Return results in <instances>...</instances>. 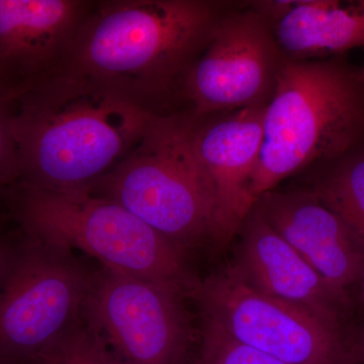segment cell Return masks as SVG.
<instances>
[{"instance_id":"cell-1","label":"cell","mask_w":364,"mask_h":364,"mask_svg":"<svg viewBox=\"0 0 364 364\" xmlns=\"http://www.w3.org/2000/svg\"><path fill=\"white\" fill-rule=\"evenodd\" d=\"M208 0H114L93 4L59 73L90 80L152 116L173 93L223 14Z\"/></svg>"},{"instance_id":"cell-2","label":"cell","mask_w":364,"mask_h":364,"mask_svg":"<svg viewBox=\"0 0 364 364\" xmlns=\"http://www.w3.org/2000/svg\"><path fill=\"white\" fill-rule=\"evenodd\" d=\"M154 117L70 74L26 88L14 97L11 121L21 184L90 188L131 152Z\"/></svg>"},{"instance_id":"cell-3","label":"cell","mask_w":364,"mask_h":364,"mask_svg":"<svg viewBox=\"0 0 364 364\" xmlns=\"http://www.w3.org/2000/svg\"><path fill=\"white\" fill-rule=\"evenodd\" d=\"M364 134L358 72L334 59L284 58L265 107L255 202L280 181L318 162L339 159Z\"/></svg>"},{"instance_id":"cell-4","label":"cell","mask_w":364,"mask_h":364,"mask_svg":"<svg viewBox=\"0 0 364 364\" xmlns=\"http://www.w3.org/2000/svg\"><path fill=\"white\" fill-rule=\"evenodd\" d=\"M26 236L70 251L78 249L102 267L195 294L198 284L181 246L90 188L49 189L21 184L16 203Z\"/></svg>"},{"instance_id":"cell-5","label":"cell","mask_w":364,"mask_h":364,"mask_svg":"<svg viewBox=\"0 0 364 364\" xmlns=\"http://www.w3.org/2000/svg\"><path fill=\"white\" fill-rule=\"evenodd\" d=\"M191 114L156 116L131 152L91 186L184 247L215 239L214 212L193 143Z\"/></svg>"},{"instance_id":"cell-6","label":"cell","mask_w":364,"mask_h":364,"mask_svg":"<svg viewBox=\"0 0 364 364\" xmlns=\"http://www.w3.org/2000/svg\"><path fill=\"white\" fill-rule=\"evenodd\" d=\"M91 279L70 251L26 237L0 282V363H28L82 318Z\"/></svg>"},{"instance_id":"cell-7","label":"cell","mask_w":364,"mask_h":364,"mask_svg":"<svg viewBox=\"0 0 364 364\" xmlns=\"http://www.w3.org/2000/svg\"><path fill=\"white\" fill-rule=\"evenodd\" d=\"M207 320L230 337L287 364H355L338 325L257 291L236 268L198 284Z\"/></svg>"},{"instance_id":"cell-8","label":"cell","mask_w":364,"mask_h":364,"mask_svg":"<svg viewBox=\"0 0 364 364\" xmlns=\"http://www.w3.org/2000/svg\"><path fill=\"white\" fill-rule=\"evenodd\" d=\"M182 294L102 267L83 316L122 364H179L189 337Z\"/></svg>"},{"instance_id":"cell-9","label":"cell","mask_w":364,"mask_h":364,"mask_svg":"<svg viewBox=\"0 0 364 364\" xmlns=\"http://www.w3.org/2000/svg\"><path fill=\"white\" fill-rule=\"evenodd\" d=\"M282 60L262 14L252 6L225 13L189 69L181 97L196 119L267 105Z\"/></svg>"},{"instance_id":"cell-10","label":"cell","mask_w":364,"mask_h":364,"mask_svg":"<svg viewBox=\"0 0 364 364\" xmlns=\"http://www.w3.org/2000/svg\"><path fill=\"white\" fill-rule=\"evenodd\" d=\"M265 107L230 112L207 123L193 117V149L212 198L218 242L232 240L255 205L251 183L259 159Z\"/></svg>"},{"instance_id":"cell-11","label":"cell","mask_w":364,"mask_h":364,"mask_svg":"<svg viewBox=\"0 0 364 364\" xmlns=\"http://www.w3.org/2000/svg\"><path fill=\"white\" fill-rule=\"evenodd\" d=\"M93 4L0 0V87L16 97L59 73Z\"/></svg>"},{"instance_id":"cell-12","label":"cell","mask_w":364,"mask_h":364,"mask_svg":"<svg viewBox=\"0 0 364 364\" xmlns=\"http://www.w3.org/2000/svg\"><path fill=\"white\" fill-rule=\"evenodd\" d=\"M256 212L336 291L364 272V239L312 191H268Z\"/></svg>"},{"instance_id":"cell-13","label":"cell","mask_w":364,"mask_h":364,"mask_svg":"<svg viewBox=\"0 0 364 364\" xmlns=\"http://www.w3.org/2000/svg\"><path fill=\"white\" fill-rule=\"evenodd\" d=\"M243 279L267 296L338 325L344 293L330 287L252 208L239 230Z\"/></svg>"},{"instance_id":"cell-14","label":"cell","mask_w":364,"mask_h":364,"mask_svg":"<svg viewBox=\"0 0 364 364\" xmlns=\"http://www.w3.org/2000/svg\"><path fill=\"white\" fill-rule=\"evenodd\" d=\"M251 6L269 23L287 59L313 60L364 47V1H256Z\"/></svg>"},{"instance_id":"cell-15","label":"cell","mask_w":364,"mask_h":364,"mask_svg":"<svg viewBox=\"0 0 364 364\" xmlns=\"http://www.w3.org/2000/svg\"><path fill=\"white\" fill-rule=\"evenodd\" d=\"M339 159L312 191L364 239V151Z\"/></svg>"},{"instance_id":"cell-16","label":"cell","mask_w":364,"mask_h":364,"mask_svg":"<svg viewBox=\"0 0 364 364\" xmlns=\"http://www.w3.org/2000/svg\"><path fill=\"white\" fill-rule=\"evenodd\" d=\"M30 363L122 364L85 316Z\"/></svg>"},{"instance_id":"cell-17","label":"cell","mask_w":364,"mask_h":364,"mask_svg":"<svg viewBox=\"0 0 364 364\" xmlns=\"http://www.w3.org/2000/svg\"><path fill=\"white\" fill-rule=\"evenodd\" d=\"M203 364H287L267 353L246 346L230 337L219 326L205 318Z\"/></svg>"},{"instance_id":"cell-18","label":"cell","mask_w":364,"mask_h":364,"mask_svg":"<svg viewBox=\"0 0 364 364\" xmlns=\"http://www.w3.org/2000/svg\"><path fill=\"white\" fill-rule=\"evenodd\" d=\"M14 97L0 87V186L18 178V153L11 133Z\"/></svg>"},{"instance_id":"cell-19","label":"cell","mask_w":364,"mask_h":364,"mask_svg":"<svg viewBox=\"0 0 364 364\" xmlns=\"http://www.w3.org/2000/svg\"><path fill=\"white\" fill-rule=\"evenodd\" d=\"M14 249L0 243V282L6 274L11 257H13Z\"/></svg>"},{"instance_id":"cell-20","label":"cell","mask_w":364,"mask_h":364,"mask_svg":"<svg viewBox=\"0 0 364 364\" xmlns=\"http://www.w3.org/2000/svg\"><path fill=\"white\" fill-rule=\"evenodd\" d=\"M359 82H360L361 88H363V95H364V63L363 67H361L360 70L358 71Z\"/></svg>"},{"instance_id":"cell-21","label":"cell","mask_w":364,"mask_h":364,"mask_svg":"<svg viewBox=\"0 0 364 364\" xmlns=\"http://www.w3.org/2000/svg\"><path fill=\"white\" fill-rule=\"evenodd\" d=\"M196 364H203V363H200H200H196Z\"/></svg>"},{"instance_id":"cell-22","label":"cell","mask_w":364,"mask_h":364,"mask_svg":"<svg viewBox=\"0 0 364 364\" xmlns=\"http://www.w3.org/2000/svg\"><path fill=\"white\" fill-rule=\"evenodd\" d=\"M0 364H7V363H0Z\"/></svg>"}]
</instances>
